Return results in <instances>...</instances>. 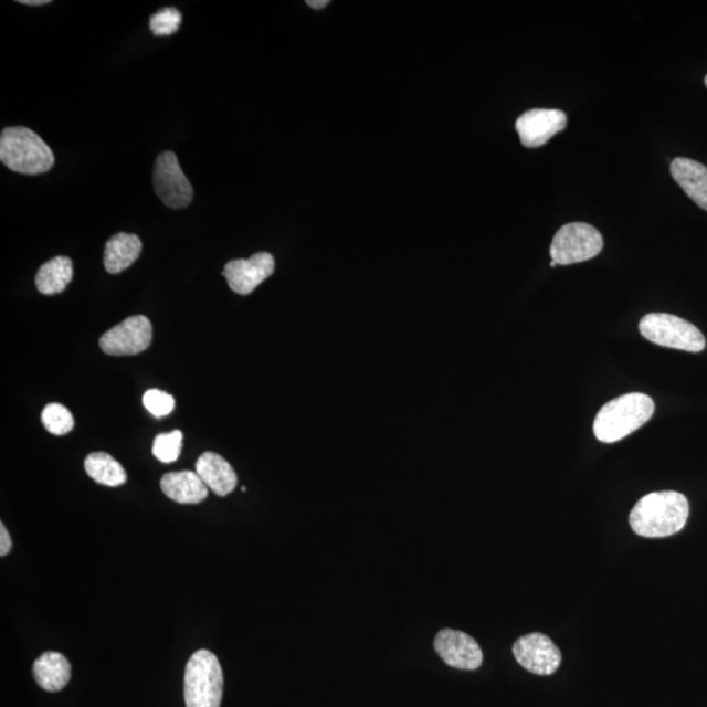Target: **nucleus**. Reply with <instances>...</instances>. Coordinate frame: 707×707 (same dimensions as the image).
<instances>
[{"mask_svg": "<svg viewBox=\"0 0 707 707\" xmlns=\"http://www.w3.org/2000/svg\"><path fill=\"white\" fill-rule=\"evenodd\" d=\"M307 4L309 7H313V9L320 10V9H324L325 6H328L329 2L328 0H323V2H316V0H310V2H307Z\"/></svg>", "mask_w": 707, "mask_h": 707, "instance_id": "26", "label": "nucleus"}, {"mask_svg": "<svg viewBox=\"0 0 707 707\" xmlns=\"http://www.w3.org/2000/svg\"><path fill=\"white\" fill-rule=\"evenodd\" d=\"M671 175L690 200L707 211V167L696 160L677 158L671 162Z\"/></svg>", "mask_w": 707, "mask_h": 707, "instance_id": "15", "label": "nucleus"}, {"mask_svg": "<svg viewBox=\"0 0 707 707\" xmlns=\"http://www.w3.org/2000/svg\"><path fill=\"white\" fill-rule=\"evenodd\" d=\"M152 342V325L146 316H131L115 328L105 331L101 348L108 356H137Z\"/></svg>", "mask_w": 707, "mask_h": 707, "instance_id": "8", "label": "nucleus"}, {"mask_svg": "<svg viewBox=\"0 0 707 707\" xmlns=\"http://www.w3.org/2000/svg\"><path fill=\"white\" fill-rule=\"evenodd\" d=\"M154 188L160 201L169 209L188 208L193 201L192 183L179 165L176 154L162 152L155 161Z\"/></svg>", "mask_w": 707, "mask_h": 707, "instance_id": "7", "label": "nucleus"}, {"mask_svg": "<svg viewBox=\"0 0 707 707\" xmlns=\"http://www.w3.org/2000/svg\"><path fill=\"white\" fill-rule=\"evenodd\" d=\"M568 117L558 109H530L516 122L521 145L536 148L547 145L548 141L566 129Z\"/></svg>", "mask_w": 707, "mask_h": 707, "instance_id": "11", "label": "nucleus"}, {"mask_svg": "<svg viewBox=\"0 0 707 707\" xmlns=\"http://www.w3.org/2000/svg\"><path fill=\"white\" fill-rule=\"evenodd\" d=\"M434 648L447 666L457 669L475 671L484 661L483 650L475 639L454 629H443L437 633Z\"/></svg>", "mask_w": 707, "mask_h": 707, "instance_id": "10", "label": "nucleus"}, {"mask_svg": "<svg viewBox=\"0 0 707 707\" xmlns=\"http://www.w3.org/2000/svg\"><path fill=\"white\" fill-rule=\"evenodd\" d=\"M12 548V540L9 530L4 527L3 523L0 525V556L6 557L10 553Z\"/></svg>", "mask_w": 707, "mask_h": 707, "instance_id": "24", "label": "nucleus"}, {"mask_svg": "<svg viewBox=\"0 0 707 707\" xmlns=\"http://www.w3.org/2000/svg\"><path fill=\"white\" fill-rule=\"evenodd\" d=\"M654 410V401L647 394L620 395L600 409L593 422V433L600 442H619L652 419Z\"/></svg>", "mask_w": 707, "mask_h": 707, "instance_id": "2", "label": "nucleus"}, {"mask_svg": "<svg viewBox=\"0 0 707 707\" xmlns=\"http://www.w3.org/2000/svg\"><path fill=\"white\" fill-rule=\"evenodd\" d=\"M640 330L647 341L664 348L699 352L706 339L695 325L668 314H648L642 318Z\"/></svg>", "mask_w": 707, "mask_h": 707, "instance_id": "5", "label": "nucleus"}, {"mask_svg": "<svg viewBox=\"0 0 707 707\" xmlns=\"http://www.w3.org/2000/svg\"><path fill=\"white\" fill-rule=\"evenodd\" d=\"M705 84H706V87H707V75H706V77H705Z\"/></svg>", "mask_w": 707, "mask_h": 707, "instance_id": "28", "label": "nucleus"}, {"mask_svg": "<svg viewBox=\"0 0 707 707\" xmlns=\"http://www.w3.org/2000/svg\"><path fill=\"white\" fill-rule=\"evenodd\" d=\"M19 3L25 6H45L51 3V0H19Z\"/></svg>", "mask_w": 707, "mask_h": 707, "instance_id": "25", "label": "nucleus"}, {"mask_svg": "<svg viewBox=\"0 0 707 707\" xmlns=\"http://www.w3.org/2000/svg\"><path fill=\"white\" fill-rule=\"evenodd\" d=\"M160 487L169 499L181 505L201 504L209 495L208 486L196 471L167 473L161 477Z\"/></svg>", "mask_w": 707, "mask_h": 707, "instance_id": "14", "label": "nucleus"}, {"mask_svg": "<svg viewBox=\"0 0 707 707\" xmlns=\"http://www.w3.org/2000/svg\"><path fill=\"white\" fill-rule=\"evenodd\" d=\"M275 263L271 253L253 254L247 260H233L224 266L223 275L233 293L250 295L274 273Z\"/></svg>", "mask_w": 707, "mask_h": 707, "instance_id": "12", "label": "nucleus"}, {"mask_svg": "<svg viewBox=\"0 0 707 707\" xmlns=\"http://www.w3.org/2000/svg\"><path fill=\"white\" fill-rule=\"evenodd\" d=\"M513 653L520 666L535 675L549 676L561 666L562 655L549 636L532 633L515 642Z\"/></svg>", "mask_w": 707, "mask_h": 707, "instance_id": "9", "label": "nucleus"}, {"mask_svg": "<svg viewBox=\"0 0 707 707\" xmlns=\"http://www.w3.org/2000/svg\"><path fill=\"white\" fill-rule=\"evenodd\" d=\"M84 468L95 483L104 486H122L127 479L124 466L105 452H94L88 455L84 462Z\"/></svg>", "mask_w": 707, "mask_h": 707, "instance_id": "19", "label": "nucleus"}, {"mask_svg": "<svg viewBox=\"0 0 707 707\" xmlns=\"http://www.w3.org/2000/svg\"><path fill=\"white\" fill-rule=\"evenodd\" d=\"M33 675L42 689L60 692L70 683L71 664L65 655L48 652L34 662Z\"/></svg>", "mask_w": 707, "mask_h": 707, "instance_id": "17", "label": "nucleus"}, {"mask_svg": "<svg viewBox=\"0 0 707 707\" xmlns=\"http://www.w3.org/2000/svg\"><path fill=\"white\" fill-rule=\"evenodd\" d=\"M0 160L11 171L41 175L51 171L54 155L44 140L27 127H7L0 136Z\"/></svg>", "mask_w": 707, "mask_h": 707, "instance_id": "3", "label": "nucleus"}, {"mask_svg": "<svg viewBox=\"0 0 707 707\" xmlns=\"http://www.w3.org/2000/svg\"><path fill=\"white\" fill-rule=\"evenodd\" d=\"M144 405L157 419L171 414L175 410V399L159 389H150L144 395Z\"/></svg>", "mask_w": 707, "mask_h": 707, "instance_id": "23", "label": "nucleus"}, {"mask_svg": "<svg viewBox=\"0 0 707 707\" xmlns=\"http://www.w3.org/2000/svg\"><path fill=\"white\" fill-rule=\"evenodd\" d=\"M73 274V261L65 256L54 257L40 267L35 286L44 295L61 294L70 285Z\"/></svg>", "mask_w": 707, "mask_h": 707, "instance_id": "18", "label": "nucleus"}, {"mask_svg": "<svg viewBox=\"0 0 707 707\" xmlns=\"http://www.w3.org/2000/svg\"><path fill=\"white\" fill-rule=\"evenodd\" d=\"M688 516L689 504L683 494L659 492L636 502L629 520L636 535L657 539L680 532Z\"/></svg>", "mask_w": 707, "mask_h": 707, "instance_id": "1", "label": "nucleus"}, {"mask_svg": "<svg viewBox=\"0 0 707 707\" xmlns=\"http://www.w3.org/2000/svg\"><path fill=\"white\" fill-rule=\"evenodd\" d=\"M42 424L49 433L62 436L70 433L74 429V416L66 407L61 404H49L41 414Z\"/></svg>", "mask_w": 707, "mask_h": 707, "instance_id": "20", "label": "nucleus"}, {"mask_svg": "<svg viewBox=\"0 0 707 707\" xmlns=\"http://www.w3.org/2000/svg\"><path fill=\"white\" fill-rule=\"evenodd\" d=\"M196 473L218 497H225L236 489L238 475L228 460L215 452H204L197 460Z\"/></svg>", "mask_w": 707, "mask_h": 707, "instance_id": "13", "label": "nucleus"}, {"mask_svg": "<svg viewBox=\"0 0 707 707\" xmlns=\"http://www.w3.org/2000/svg\"><path fill=\"white\" fill-rule=\"evenodd\" d=\"M550 266H551V267H555V266H557V263H556V261H553V260H551V263H550Z\"/></svg>", "mask_w": 707, "mask_h": 707, "instance_id": "27", "label": "nucleus"}, {"mask_svg": "<svg viewBox=\"0 0 707 707\" xmlns=\"http://www.w3.org/2000/svg\"><path fill=\"white\" fill-rule=\"evenodd\" d=\"M224 677L221 663L209 650L190 656L186 669L187 707H221Z\"/></svg>", "mask_w": 707, "mask_h": 707, "instance_id": "4", "label": "nucleus"}, {"mask_svg": "<svg viewBox=\"0 0 707 707\" xmlns=\"http://www.w3.org/2000/svg\"><path fill=\"white\" fill-rule=\"evenodd\" d=\"M183 434L180 430H173L168 434H160L155 437L152 454L161 463H173L180 457L182 450Z\"/></svg>", "mask_w": 707, "mask_h": 707, "instance_id": "21", "label": "nucleus"}, {"mask_svg": "<svg viewBox=\"0 0 707 707\" xmlns=\"http://www.w3.org/2000/svg\"><path fill=\"white\" fill-rule=\"evenodd\" d=\"M182 23V15L179 10L173 7L162 9L150 19V30L158 38H166V35H172Z\"/></svg>", "mask_w": 707, "mask_h": 707, "instance_id": "22", "label": "nucleus"}, {"mask_svg": "<svg viewBox=\"0 0 707 707\" xmlns=\"http://www.w3.org/2000/svg\"><path fill=\"white\" fill-rule=\"evenodd\" d=\"M141 242L131 233H117L105 245L104 266L109 274H118L126 271L139 258Z\"/></svg>", "mask_w": 707, "mask_h": 707, "instance_id": "16", "label": "nucleus"}, {"mask_svg": "<svg viewBox=\"0 0 707 707\" xmlns=\"http://www.w3.org/2000/svg\"><path fill=\"white\" fill-rule=\"evenodd\" d=\"M601 233L587 223H569L558 230L551 242L550 256L557 265L583 263L603 250Z\"/></svg>", "mask_w": 707, "mask_h": 707, "instance_id": "6", "label": "nucleus"}]
</instances>
